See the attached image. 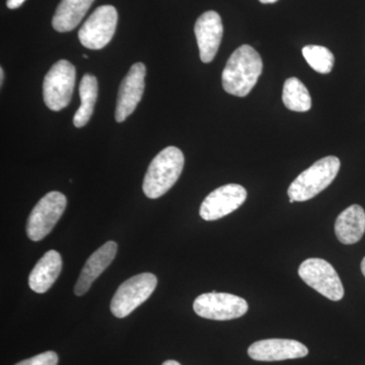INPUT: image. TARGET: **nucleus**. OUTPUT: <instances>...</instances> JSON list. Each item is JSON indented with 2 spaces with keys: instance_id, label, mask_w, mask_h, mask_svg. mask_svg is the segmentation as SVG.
Returning <instances> with one entry per match:
<instances>
[{
  "instance_id": "obj_18",
  "label": "nucleus",
  "mask_w": 365,
  "mask_h": 365,
  "mask_svg": "<svg viewBox=\"0 0 365 365\" xmlns=\"http://www.w3.org/2000/svg\"><path fill=\"white\" fill-rule=\"evenodd\" d=\"M98 79L93 74L86 73L79 85L81 107L73 117L74 126L78 128L86 126L93 115L98 98Z\"/></svg>"
},
{
  "instance_id": "obj_15",
  "label": "nucleus",
  "mask_w": 365,
  "mask_h": 365,
  "mask_svg": "<svg viewBox=\"0 0 365 365\" xmlns=\"http://www.w3.org/2000/svg\"><path fill=\"white\" fill-rule=\"evenodd\" d=\"M61 270V255L54 250L48 251L36 264L29 276L31 289L37 294H45L59 277Z\"/></svg>"
},
{
  "instance_id": "obj_16",
  "label": "nucleus",
  "mask_w": 365,
  "mask_h": 365,
  "mask_svg": "<svg viewBox=\"0 0 365 365\" xmlns=\"http://www.w3.org/2000/svg\"><path fill=\"white\" fill-rule=\"evenodd\" d=\"M364 232L365 211L357 204L346 208L336 220V237L342 244H356L362 239Z\"/></svg>"
},
{
  "instance_id": "obj_26",
  "label": "nucleus",
  "mask_w": 365,
  "mask_h": 365,
  "mask_svg": "<svg viewBox=\"0 0 365 365\" xmlns=\"http://www.w3.org/2000/svg\"><path fill=\"white\" fill-rule=\"evenodd\" d=\"M361 272L364 274L365 277V257L364 258V260L361 262Z\"/></svg>"
},
{
  "instance_id": "obj_3",
  "label": "nucleus",
  "mask_w": 365,
  "mask_h": 365,
  "mask_svg": "<svg viewBox=\"0 0 365 365\" xmlns=\"http://www.w3.org/2000/svg\"><path fill=\"white\" fill-rule=\"evenodd\" d=\"M339 158L330 155L321 158L304 170L288 188L289 202H304L328 188L339 173Z\"/></svg>"
},
{
  "instance_id": "obj_6",
  "label": "nucleus",
  "mask_w": 365,
  "mask_h": 365,
  "mask_svg": "<svg viewBox=\"0 0 365 365\" xmlns=\"http://www.w3.org/2000/svg\"><path fill=\"white\" fill-rule=\"evenodd\" d=\"M67 199L60 192H50L36 204L26 223V235L33 242H40L52 232L63 215Z\"/></svg>"
},
{
  "instance_id": "obj_25",
  "label": "nucleus",
  "mask_w": 365,
  "mask_h": 365,
  "mask_svg": "<svg viewBox=\"0 0 365 365\" xmlns=\"http://www.w3.org/2000/svg\"><path fill=\"white\" fill-rule=\"evenodd\" d=\"M261 4H274V2L278 1V0H259Z\"/></svg>"
},
{
  "instance_id": "obj_14",
  "label": "nucleus",
  "mask_w": 365,
  "mask_h": 365,
  "mask_svg": "<svg viewBox=\"0 0 365 365\" xmlns=\"http://www.w3.org/2000/svg\"><path fill=\"white\" fill-rule=\"evenodd\" d=\"M117 250L116 242L110 241L106 242L101 248L91 255L86 265L83 266V270L79 274L78 279L74 287L76 295L81 297L90 290L91 284L95 282L98 276L111 265L113 260L116 257Z\"/></svg>"
},
{
  "instance_id": "obj_4",
  "label": "nucleus",
  "mask_w": 365,
  "mask_h": 365,
  "mask_svg": "<svg viewBox=\"0 0 365 365\" xmlns=\"http://www.w3.org/2000/svg\"><path fill=\"white\" fill-rule=\"evenodd\" d=\"M76 67L67 60H59L47 72L43 83V96L46 106L58 112L71 103L76 86Z\"/></svg>"
},
{
  "instance_id": "obj_27",
  "label": "nucleus",
  "mask_w": 365,
  "mask_h": 365,
  "mask_svg": "<svg viewBox=\"0 0 365 365\" xmlns=\"http://www.w3.org/2000/svg\"><path fill=\"white\" fill-rule=\"evenodd\" d=\"M83 58H86V59L88 58V55H86V54H83Z\"/></svg>"
},
{
  "instance_id": "obj_13",
  "label": "nucleus",
  "mask_w": 365,
  "mask_h": 365,
  "mask_svg": "<svg viewBox=\"0 0 365 365\" xmlns=\"http://www.w3.org/2000/svg\"><path fill=\"white\" fill-rule=\"evenodd\" d=\"M195 36L200 58L204 63L215 59L223 36L222 18L216 11H209L199 16L195 24Z\"/></svg>"
},
{
  "instance_id": "obj_20",
  "label": "nucleus",
  "mask_w": 365,
  "mask_h": 365,
  "mask_svg": "<svg viewBox=\"0 0 365 365\" xmlns=\"http://www.w3.org/2000/svg\"><path fill=\"white\" fill-rule=\"evenodd\" d=\"M302 55L309 66L319 73L332 71L335 57L328 48L318 45H307L302 48Z\"/></svg>"
},
{
  "instance_id": "obj_11",
  "label": "nucleus",
  "mask_w": 365,
  "mask_h": 365,
  "mask_svg": "<svg viewBox=\"0 0 365 365\" xmlns=\"http://www.w3.org/2000/svg\"><path fill=\"white\" fill-rule=\"evenodd\" d=\"M145 76V66L138 62L131 66L122 81L118 93L116 112H115V118L119 123L125 121L132 113L135 111L137 105L143 98Z\"/></svg>"
},
{
  "instance_id": "obj_17",
  "label": "nucleus",
  "mask_w": 365,
  "mask_h": 365,
  "mask_svg": "<svg viewBox=\"0 0 365 365\" xmlns=\"http://www.w3.org/2000/svg\"><path fill=\"white\" fill-rule=\"evenodd\" d=\"M93 1L95 0H62L53 16V28L60 33L74 30L85 18Z\"/></svg>"
},
{
  "instance_id": "obj_12",
  "label": "nucleus",
  "mask_w": 365,
  "mask_h": 365,
  "mask_svg": "<svg viewBox=\"0 0 365 365\" xmlns=\"http://www.w3.org/2000/svg\"><path fill=\"white\" fill-rule=\"evenodd\" d=\"M249 356L257 361H282L306 357L309 349L297 340L265 339L250 346Z\"/></svg>"
},
{
  "instance_id": "obj_23",
  "label": "nucleus",
  "mask_w": 365,
  "mask_h": 365,
  "mask_svg": "<svg viewBox=\"0 0 365 365\" xmlns=\"http://www.w3.org/2000/svg\"><path fill=\"white\" fill-rule=\"evenodd\" d=\"M163 365H181V364H179L176 360H167V361L163 362Z\"/></svg>"
},
{
  "instance_id": "obj_7",
  "label": "nucleus",
  "mask_w": 365,
  "mask_h": 365,
  "mask_svg": "<svg viewBox=\"0 0 365 365\" xmlns=\"http://www.w3.org/2000/svg\"><path fill=\"white\" fill-rule=\"evenodd\" d=\"M299 277L309 287L333 302L344 297V287L335 268L323 259L311 258L302 262L299 268Z\"/></svg>"
},
{
  "instance_id": "obj_2",
  "label": "nucleus",
  "mask_w": 365,
  "mask_h": 365,
  "mask_svg": "<svg viewBox=\"0 0 365 365\" xmlns=\"http://www.w3.org/2000/svg\"><path fill=\"white\" fill-rule=\"evenodd\" d=\"M185 158L182 150L169 146L153 158L143 181V192L150 199L165 195L176 184L182 169Z\"/></svg>"
},
{
  "instance_id": "obj_22",
  "label": "nucleus",
  "mask_w": 365,
  "mask_h": 365,
  "mask_svg": "<svg viewBox=\"0 0 365 365\" xmlns=\"http://www.w3.org/2000/svg\"><path fill=\"white\" fill-rule=\"evenodd\" d=\"M26 0H7L6 6L9 9H16L20 7Z\"/></svg>"
},
{
  "instance_id": "obj_9",
  "label": "nucleus",
  "mask_w": 365,
  "mask_h": 365,
  "mask_svg": "<svg viewBox=\"0 0 365 365\" xmlns=\"http://www.w3.org/2000/svg\"><path fill=\"white\" fill-rule=\"evenodd\" d=\"M117 23L118 13L114 6H98L79 30V41L88 49H102L114 37Z\"/></svg>"
},
{
  "instance_id": "obj_21",
  "label": "nucleus",
  "mask_w": 365,
  "mask_h": 365,
  "mask_svg": "<svg viewBox=\"0 0 365 365\" xmlns=\"http://www.w3.org/2000/svg\"><path fill=\"white\" fill-rule=\"evenodd\" d=\"M58 355L54 351H47L23 360L16 365H57L58 364Z\"/></svg>"
},
{
  "instance_id": "obj_10",
  "label": "nucleus",
  "mask_w": 365,
  "mask_h": 365,
  "mask_svg": "<svg viewBox=\"0 0 365 365\" xmlns=\"http://www.w3.org/2000/svg\"><path fill=\"white\" fill-rule=\"evenodd\" d=\"M247 195V190L241 185H225L204 199L199 213L206 222L220 220L241 207Z\"/></svg>"
},
{
  "instance_id": "obj_19",
  "label": "nucleus",
  "mask_w": 365,
  "mask_h": 365,
  "mask_svg": "<svg viewBox=\"0 0 365 365\" xmlns=\"http://www.w3.org/2000/svg\"><path fill=\"white\" fill-rule=\"evenodd\" d=\"M283 104L290 111L307 112L312 108V98L307 86L297 78L287 79L283 86Z\"/></svg>"
},
{
  "instance_id": "obj_5",
  "label": "nucleus",
  "mask_w": 365,
  "mask_h": 365,
  "mask_svg": "<svg viewBox=\"0 0 365 365\" xmlns=\"http://www.w3.org/2000/svg\"><path fill=\"white\" fill-rule=\"evenodd\" d=\"M157 276L151 273L137 274L118 288L111 302V312L116 318H126L141 306L155 292Z\"/></svg>"
},
{
  "instance_id": "obj_24",
  "label": "nucleus",
  "mask_w": 365,
  "mask_h": 365,
  "mask_svg": "<svg viewBox=\"0 0 365 365\" xmlns=\"http://www.w3.org/2000/svg\"><path fill=\"white\" fill-rule=\"evenodd\" d=\"M4 68H0V83H1V86H2V83H4Z\"/></svg>"
},
{
  "instance_id": "obj_8",
  "label": "nucleus",
  "mask_w": 365,
  "mask_h": 365,
  "mask_svg": "<svg viewBox=\"0 0 365 365\" xmlns=\"http://www.w3.org/2000/svg\"><path fill=\"white\" fill-rule=\"evenodd\" d=\"M193 309L201 318L230 321L244 316L248 312L249 304L246 299L237 295L212 292L199 295Z\"/></svg>"
},
{
  "instance_id": "obj_1",
  "label": "nucleus",
  "mask_w": 365,
  "mask_h": 365,
  "mask_svg": "<svg viewBox=\"0 0 365 365\" xmlns=\"http://www.w3.org/2000/svg\"><path fill=\"white\" fill-rule=\"evenodd\" d=\"M263 71L260 54L249 45L237 48L228 58L222 72V86L235 97H247Z\"/></svg>"
}]
</instances>
